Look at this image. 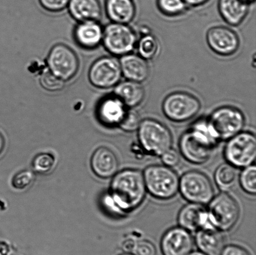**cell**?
Masks as SVG:
<instances>
[{
    "instance_id": "1",
    "label": "cell",
    "mask_w": 256,
    "mask_h": 255,
    "mask_svg": "<svg viewBox=\"0 0 256 255\" xmlns=\"http://www.w3.org/2000/svg\"><path fill=\"white\" fill-rule=\"evenodd\" d=\"M146 192L142 172L136 169H124L114 175L107 201L112 211L122 216L139 207Z\"/></svg>"
},
{
    "instance_id": "2",
    "label": "cell",
    "mask_w": 256,
    "mask_h": 255,
    "mask_svg": "<svg viewBox=\"0 0 256 255\" xmlns=\"http://www.w3.org/2000/svg\"><path fill=\"white\" fill-rule=\"evenodd\" d=\"M218 142L210 131L207 119H200L180 137L179 148L186 161L200 165L210 159Z\"/></svg>"
},
{
    "instance_id": "3",
    "label": "cell",
    "mask_w": 256,
    "mask_h": 255,
    "mask_svg": "<svg viewBox=\"0 0 256 255\" xmlns=\"http://www.w3.org/2000/svg\"><path fill=\"white\" fill-rule=\"evenodd\" d=\"M137 131L138 141L146 153L160 157L172 148V132L164 124L157 120H142Z\"/></svg>"
},
{
    "instance_id": "4",
    "label": "cell",
    "mask_w": 256,
    "mask_h": 255,
    "mask_svg": "<svg viewBox=\"0 0 256 255\" xmlns=\"http://www.w3.org/2000/svg\"><path fill=\"white\" fill-rule=\"evenodd\" d=\"M142 174L147 192L156 199L169 200L179 191V177L170 167L153 165Z\"/></svg>"
},
{
    "instance_id": "5",
    "label": "cell",
    "mask_w": 256,
    "mask_h": 255,
    "mask_svg": "<svg viewBox=\"0 0 256 255\" xmlns=\"http://www.w3.org/2000/svg\"><path fill=\"white\" fill-rule=\"evenodd\" d=\"M207 122L212 136L219 142L228 141L242 132L246 119L240 109L222 106L213 111Z\"/></svg>"
},
{
    "instance_id": "6",
    "label": "cell",
    "mask_w": 256,
    "mask_h": 255,
    "mask_svg": "<svg viewBox=\"0 0 256 255\" xmlns=\"http://www.w3.org/2000/svg\"><path fill=\"white\" fill-rule=\"evenodd\" d=\"M208 209V221L220 232H227L237 224L240 210L237 202L229 194L222 192L213 197Z\"/></svg>"
},
{
    "instance_id": "7",
    "label": "cell",
    "mask_w": 256,
    "mask_h": 255,
    "mask_svg": "<svg viewBox=\"0 0 256 255\" xmlns=\"http://www.w3.org/2000/svg\"><path fill=\"white\" fill-rule=\"evenodd\" d=\"M224 158L236 168H245L254 163L256 157V138L250 132H240L228 140Z\"/></svg>"
},
{
    "instance_id": "8",
    "label": "cell",
    "mask_w": 256,
    "mask_h": 255,
    "mask_svg": "<svg viewBox=\"0 0 256 255\" xmlns=\"http://www.w3.org/2000/svg\"><path fill=\"white\" fill-rule=\"evenodd\" d=\"M179 191L186 201L203 206L209 204L214 197V188L210 179L196 171L182 175L180 179Z\"/></svg>"
},
{
    "instance_id": "9",
    "label": "cell",
    "mask_w": 256,
    "mask_h": 255,
    "mask_svg": "<svg viewBox=\"0 0 256 255\" xmlns=\"http://www.w3.org/2000/svg\"><path fill=\"white\" fill-rule=\"evenodd\" d=\"M137 42L136 34L128 24L112 22L104 29L102 43L114 56L122 57L130 53Z\"/></svg>"
},
{
    "instance_id": "10",
    "label": "cell",
    "mask_w": 256,
    "mask_h": 255,
    "mask_svg": "<svg viewBox=\"0 0 256 255\" xmlns=\"http://www.w3.org/2000/svg\"><path fill=\"white\" fill-rule=\"evenodd\" d=\"M202 104L192 94L175 92L168 95L163 101L162 111L170 121L182 122L192 119L200 112Z\"/></svg>"
},
{
    "instance_id": "11",
    "label": "cell",
    "mask_w": 256,
    "mask_h": 255,
    "mask_svg": "<svg viewBox=\"0 0 256 255\" xmlns=\"http://www.w3.org/2000/svg\"><path fill=\"white\" fill-rule=\"evenodd\" d=\"M47 64L49 71L64 82L74 78L78 72L79 59L74 50L66 45H55L50 50Z\"/></svg>"
},
{
    "instance_id": "12",
    "label": "cell",
    "mask_w": 256,
    "mask_h": 255,
    "mask_svg": "<svg viewBox=\"0 0 256 255\" xmlns=\"http://www.w3.org/2000/svg\"><path fill=\"white\" fill-rule=\"evenodd\" d=\"M120 61L114 57H102L96 60L90 67V83L96 88H112L119 83L122 77Z\"/></svg>"
},
{
    "instance_id": "13",
    "label": "cell",
    "mask_w": 256,
    "mask_h": 255,
    "mask_svg": "<svg viewBox=\"0 0 256 255\" xmlns=\"http://www.w3.org/2000/svg\"><path fill=\"white\" fill-rule=\"evenodd\" d=\"M208 46L215 53L222 56H230L238 51L240 39L238 34L229 27H210L206 34Z\"/></svg>"
},
{
    "instance_id": "14",
    "label": "cell",
    "mask_w": 256,
    "mask_h": 255,
    "mask_svg": "<svg viewBox=\"0 0 256 255\" xmlns=\"http://www.w3.org/2000/svg\"><path fill=\"white\" fill-rule=\"evenodd\" d=\"M193 246L194 241L190 232L180 226L166 232L160 241L163 255H188Z\"/></svg>"
},
{
    "instance_id": "15",
    "label": "cell",
    "mask_w": 256,
    "mask_h": 255,
    "mask_svg": "<svg viewBox=\"0 0 256 255\" xmlns=\"http://www.w3.org/2000/svg\"><path fill=\"white\" fill-rule=\"evenodd\" d=\"M128 110L118 97L112 95L104 97L98 104V119L104 126H118Z\"/></svg>"
},
{
    "instance_id": "16",
    "label": "cell",
    "mask_w": 256,
    "mask_h": 255,
    "mask_svg": "<svg viewBox=\"0 0 256 255\" xmlns=\"http://www.w3.org/2000/svg\"><path fill=\"white\" fill-rule=\"evenodd\" d=\"M180 227L188 232H197L210 225L208 210L203 205L190 203L183 207L178 214Z\"/></svg>"
},
{
    "instance_id": "17",
    "label": "cell",
    "mask_w": 256,
    "mask_h": 255,
    "mask_svg": "<svg viewBox=\"0 0 256 255\" xmlns=\"http://www.w3.org/2000/svg\"><path fill=\"white\" fill-rule=\"evenodd\" d=\"M90 164L94 174L102 179L114 177L119 166L116 154L106 147H100L94 152Z\"/></svg>"
},
{
    "instance_id": "18",
    "label": "cell",
    "mask_w": 256,
    "mask_h": 255,
    "mask_svg": "<svg viewBox=\"0 0 256 255\" xmlns=\"http://www.w3.org/2000/svg\"><path fill=\"white\" fill-rule=\"evenodd\" d=\"M74 34L75 41L80 47L94 49L102 43L104 28L98 21L79 22Z\"/></svg>"
},
{
    "instance_id": "19",
    "label": "cell",
    "mask_w": 256,
    "mask_h": 255,
    "mask_svg": "<svg viewBox=\"0 0 256 255\" xmlns=\"http://www.w3.org/2000/svg\"><path fill=\"white\" fill-rule=\"evenodd\" d=\"M195 242L200 251L206 255H220L225 247L220 231L210 224L197 231Z\"/></svg>"
},
{
    "instance_id": "20",
    "label": "cell",
    "mask_w": 256,
    "mask_h": 255,
    "mask_svg": "<svg viewBox=\"0 0 256 255\" xmlns=\"http://www.w3.org/2000/svg\"><path fill=\"white\" fill-rule=\"evenodd\" d=\"M122 76L130 81L144 82L150 76V67L146 60L140 55L129 53L120 60Z\"/></svg>"
},
{
    "instance_id": "21",
    "label": "cell",
    "mask_w": 256,
    "mask_h": 255,
    "mask_svg": "<svg viewBox=\"0 0 256 255\" xmlns=\"http://www.w3.org/2000/svg\"><path fill=\"white\" fill-rule=\"evenodd\" d=\"M68 8L72 18L78 22L98 21L102 16L99 0H70Z\"/></svg>"
},
{
    "instance_id": "22",
    "label": "cell",
    "mask_w": 256,
    "mask_h": 255,
    "mask_svg": "<svg viewBox=\"0 0 256 255\" xmlns=\"http://www.w3.org/2000/svg\"><path fill=\"white\" fill-rule=\"evenodd\" d=\"M114 95L118 97L128 108H134L142 102L145 91L140 82L126 80L120 82L115 86Z\"/></svg>"
},
{
    "instance_id": "23",
    "label": "cell",
    "mask_w": 256,
    "mask_h": 255,
    "mask_svg": "<svg viewBox=\"0 0 256 255\" xmlns=\"http://www.w3.org/2000/svg\"><path fill=\"white\" fill-rule=\"evenodd\" d=\"M105 8L110 19L116 23L129 24L136 14L132 0H106Z\"/></svg>"
},
{
    "instance_id": "24",
    "label": "cell",
    "mask_w": 256,
    "mask_h": 255,
    "mask_svg": "<svg viewBox=\"0 0 256 255\" xmlns=\"http://www.w3.org/2000/svg\"><path fill=\"white\" fill-rule=\"evenodd\" d=\"M249 5L242 0H219L218 9L228 24L238 26L246 17Z\"/></svg>"
},
{
    "instance_id": "25",
    "label": "cell",
    "mask_w": 256,
    "mask_h": 255,
    "mask_svg": "<svg viewBox=\"0 0 256 255\" xmlns=\"http://www.w3.org/2000/svg\"><path fill=\"white\" fill-rule=\"evenodd\" d=\"M238 179L236 167L226 163L218 167L214 174V180L217 186L223 192L229 191L235 186Z\"/></svg>"
},
{
    "instance_id": "26",
    "label": "cell",
    "mask_w": 256,
    "mask_h": 255,
    "mask_svg": "<svg viewBox=\"0 0 256 255\" xmlns=\"http://www.w3.org/2000/svg\"><path fill=\"white\" fill-rule=\"evenodd\" d=\"M138 53L145 60L154 59L159 51V44L156 37L150 34L143 35L137 42Z\"/></svg>"
},
{
    "instance_id": "27",
    "label": "cell",
    "mask_w": 256,
    "mask_h": 255,
    "mask_svg": "<svg viewBox=\"0 0 256 255\" xmlns=\"http://www.w3.org/2000/svg\"><path fill=\"white\" fill-rule=\"evenodd\" d=\"M240 183L243 191L250 195L256 193V167L252 165L243 168L240 176Z\"/></svg>"
},
{
    "instance_id": "28",
    "label": "cell",
    "mask_w": 256,
    "mask_h": 255,
    "mask_svg": "<svg viewBox=\"0 0 256 255\" xmlns=\"http://www.w3.org/2000/svg\"><path fill=\"white\" fill-rule=\"evenodd\" d=\"M55 157L49 153H41L34 157L32 161L34 171L40 174H46L52 171L55 165Z\"/></svg>"
},
{
    "instance_id": "29",
    "label": "cell",
    "mask_w": 256,
    "mask_h": 255,
    "mask_svg": "<svg viewBox=\"0 0 256 255\" xmlns=\"http://www.w3.org/2000/svg\"><path fill=\"white\" fill-rule=\"evenodd\" d=\"M157 5L160 12L170 16L182 14L187 6L184 0H157Z\"/></svg>"
},
{
    "instance_id": "30",
    "label": "cell",
    "mask_w": 256,
    "mask_h": 255,
    "mask_svg": "<svg viewBox=\"0 0 256 255\" xmlns=\"http://www.w3.org/2000/svg\"><path fill=\"white\" fill-rule=\"evenodd\" d=\"M40 84L44 89L49 92H58L64 88L65 82L49 70L42 72L40 79Z\"/></svg>"
},
{
    "instance_id": "31",
    "label": "cell",
    "mask_w": 256,
    "mask_h": 255,
    "mask_svg": "<svg viewBox=\"0 0 256 255\" xmlns=\"http://www.w3.org/2000/svg\"><path fill=\"white\" fill-rule=\"evenodd\" d=\"M142 121L140 114L136 111L128 109L118 127L125 132H134L139 128Z\"/></svg>"
},
{
    "instance_id": "32",
    "label": "cell",
    "mask_w": 256,
    "mask_h": 255,
    "mask_svg": "<svg viewBox=\"0 0 256 255\" xmlns=\"http://www.w3.org/2000/svg\"><path fill=\"white\" fill-rule=\"evenodd\" d=\"M34 180V172L29 171V170H24V171L18 172L14 176L12 177V185L14 189L22 191L31 186Z\"/></svg>"
},
{
    "instance_id": "33",
    "label": "cell",
    "mask_w": 256,
    "mask_h": 255,
    "mask_svg": "<svg viewBox=\"0 0 256 255\" xmlns=\"http://www.w3.org/2000/svg\"><path fill=\"white\" fill-rule=\"evenodd\" d=\"M70 0H39L42 8L51 12L64 11L68 6Z\"/></svg>"
},
{
    "instance_id": "34",
    "label": "cell",
    "mask_w": 256,
    "mask_h": 255,
    "mask_svg": "<svg viewBox=\"0 0 256 255\" xmlns=\"http://www.w3.org/2000/svg\"><path fill=\"white\" fill-rule=\"evenodd\" d=\"M132 254L133 255H156L157 251L152 242L142 240L136 242Z\"/></svg>"
},
{
    "instance_id": "35",
    "label": "cell",
    "mask_w": 256,
    "mask_h": 255,
    "mask_svg": "<svg viewBox=\"0 0 256 255\" xmlns=\"http://www.w3.org/2000/svg\"><path fill=\"white\" fill-rule=\"evenodd\" d=\"M162 161L164 166L170 167H174L178 166L180 161V156L179 153L174 149L170 148L163 154L162 156Z\"/></svg>"
},
{
    "instance_id": "36",
    "label": "cell",
    "mask_w": 256,
    "mask_h": 255,
    "mask_svg": "<svg viewBox=\"0 0 256 255\" xmlns=\"http://www.w3.org/2000/svg\"><path fill=\"white\" fill-rule=\"evenodd\" d=\"M220 255H252L246 249L236 245L224 247Z\"/></svg>"
},
{
    "instance_id": "37",
    "label": "cell",
    "mask_w": 256,
    "mask_h": 255,
    "mask_svg": "<svg viewBox=\"0 0 256 255\" xmlns=\"http://www.w3.org/2000/svg\"><path fill=\"white\" fill-rule=\"evenodd\" d=\"M136 241L132 239L125 240L122 244V249L125 253L132 254L136 244Z\"/></svg>"
},
{
    "instance_id": "38",
    "label": "cell",
    "mask_w": 256,
    "mask_h": 255,
    "mask_svg": "<svg viewBox=\"0 0 256 255\" xmlns=\"http://www.w3.org/2000/svg\"><path fill=\"white\" fill-rule=\"evenodd\" d=\"M185 3L190 6H199L204 4L209 0H184Z\"/></svg>"
},
{
    "instance_id": "39",
    "label": "cell",
    "mask_w": 256,
    "mask_h": 255,
    "mask_svg": "<svg viewBox=\"0 0 256 255\" xmlns=\"http://www.w3.org/2000/svg\"><path fill=\"white\" fill-rule=\"evenodd\" d=\"M5 147V139L2 134L0 132V155L4 152Z\"/></svg>"
},
{
    "instance_id": "40",
    "label": "cell",
    "mask_w": 256,
    "mask_h": 255,
    "mask_svg": "<svg viewBox=\"0 0 256 255\" xmlns=\"http://www.w3.org/2000/svg\"><path fill=\"white\" fill-rule=\"evenodd\" d=\"M188 255H206L200 251L192 252Z\"/></svg>"
},
{
    "instance_id": "41",
    "label": "cell",
    "mask_w": 256,
    "mask_h": 255,
    "mask_svg": "<svg viewBox=\"0 0 256 255\" xmlns=\"http://www.w3.org/2000/svg\"><path fill=\"white\" fill-rule=\"evenodd\" d=\"M242 1H244V2H246L248 4L252 3L253 1H254V0H242Z\"/></svg>"
},
{
    "instance_id": "42",
    "label": "cell",
    "mask_w": 256,
    "mask_h": 255,
    "mask_svg": "<svg viewBox=\"0 0 256 255\" xmlns=\"http://www.w3.org/2000/svg\"><path fill=\"white\" fill-rule=\"evenodd\" d=\"M133 255L132 254L125 253V254H122V255Z\"/></svg>"
}]
</instances>
